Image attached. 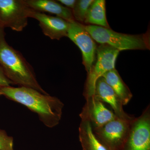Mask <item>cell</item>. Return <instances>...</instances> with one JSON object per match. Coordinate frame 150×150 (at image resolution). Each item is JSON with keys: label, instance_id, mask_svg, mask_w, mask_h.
I'll use <instances>...</instances> for the list:
<instances>
[{"label": "cell", "instance_id": "cell-21", "mask_svg": "<svg viewBox=\"0 0 150 150\" xmlns=\"http://www.w3.org/2000/svg\"><path fill=\"white\" fill-rule=\"evenodd\" d=\"M1 25H0V28H1Z\"/></svg>", "mask_w": 150, "mask_h": 150}, {"label": "cell", "instance_id": "cell-1", "mask_svg": "<svg viewBox=\"0 0 150 150\" xmlns=\"http://www.w3.org/2000/svg\"><path fill=\"white\" fill-rule=\"evenodd\" d=\"M2 95L26 106L37 113L46 126L51 128L59 124L64 104L56 97L26 87H6L0 89Z\"/></svg>", "mask_w": 150, "mask_h": 150}, {"label": "cell", "instance_id": "cell-12", "mask_svg": "<svg viewBox=\"0 0 150 150\" xmlns=\"http://www.w3.org/2000/svg\"><path fill=\"white\" fill-rule=\"evenodd\" d=\"M27 5L33 10L55 15L67 21H74L71 10L53 0H24Z\"/></svg>", "mask_w": 150, "mask_h": 150}, {"label": "cell", "instance_id": "cell-20", "mask_svg": "<svg viewBox=\"0 0 150 150\" xmlns=\"http://www.w3.org/2000/svg\"><path fill=\"white\" fill-rule=\"evenodd\" d=\"M0 89H1V88H0ZM1 95H2V94L1 92V89H0V96H1Z\"/></svg>", "mask_w": 150, "mask_h": 150}, {"label": "cell", "instance_id": "cell-5", "mask_svg": "<svg viewBox=\"0 0 150 150\" xmlns=\"http://www.w3.org/2000/svg\"><path fill=\"white\" fill-rule=\"evenodd\" d=\"M133 121H126L117 117L100 127L93 128V130L98 139L108 149L121 150L128 137Z\"/></svg>", "mask_w": 150, "mask_h": 150}, {"label": "cell", "instance_id": "cell-3", "mask_svg": "<svg viewBox=\"0 0 150 150\" xmlns=\"http://www.w3.org/2000/svg\"><path fill=\"white\" fill-rule=\"evenodd\" d=\"M85 26L94 40L101 44L108 45L119 51L149 48V34L130 35L97 25H88Z\"/></svg>", "mask_w": 150, "mask_h": 150}, {"label": "cell", "instance_id": "cell-9", "mask_svg": "<svg viewBox=\"0 0 150 150\" xmlns=\"http://www.w3.org/2000/svg\"><path fill=\"white\" fill-rule=\"evenodd\" d=\"M86 100L85 104L79 116L81 120L89 121L93 128L100 127L117 117L113 111L94 96Z\"/></svg>", "mask_w": 150, "mask_h": 150}, {"label": "cell", "instance_id": "cell-15", "mask_svg": "<svg viewBox=\"0 0 150 150\" xmlns=\"http://www.w3.org/2000/svg\"><path fill=\"white\" fill-rule=\"evenodd\" d=\"M105 11V1L93 0L90 6L84 23L110 28L108 23Z\"/></svg>", "mask_w": 150, "mask_h": 150}, {"label": "cell", "instance_id": "cell-2", "mask_svg": "<svg viewBox=\"0 0 150 150\" xmlns=\"http://www.w3.org/2000/svg\"><path fill=\"white\" fill-rule=\"evenodd\" d=\"M0 66L13 84L48 94L38 83L33 68L22 54L6 41L4 28H0Z\"/></svg>", "mask_w": 150, "mask_h": 150}, {"label": "cell", "instance_id": "cell-8", "mask_svg": "<svg viewBox=\"0 0 150 150\" xmlns=\"http://www.w3.org/2000/svg\"><path fill=\"white\" fill-rule=\"evenodd\" d=\"M121 150H150V106L131 123L128 137Z\"/></svg>", "mask_w": 150, "mask_h": 150}, {"label": "cell", "instance_id": "cell-16", "mask_svg": "<svg viewBox=\"0 0 150 150\" xmlns=\"http://www.w3.org/2000/svg\"><path fill=\"white\" fill-rule=\"evenodd\" d=\"M93 0H79L77 1L74 8L72 10L75 21L83 24L87 13L88 11Z\"/></svg>", "mask_w": 150, "mask_h": 150}, {"label": "cell", "instance_id": "cell-4", "mask_svg": "<svg viewBox=\"0 0 150 150\" xmlns=\"http://www.w3.org/2000/svg\"><path fill=\"white\" fill-rule=\"evenodd\" d=\"M119 51L106 44L97 47L96 57L91 70L88 74L83 95L87 99L94 95L96 84L100 78L110 70L115 69Z\"/></svg>", "mask_w": 150, "mask_h": 150}, {"label": "cell", "instance_id": "cell-17", "mask_svg": "<svg viewBox=\"0 0 150 150\" xmlns=\"http://www.w3.org/2000/svg\"><path fill=\"white\" fill-rule=\"evenodd\" d=\"M13 139L4 130L0 129V150H14Z\"/></svg>", "mask_w": 150, "mask_h": 150}, {"label": "cell", "instance_id": "cell-19", "mask_svg": "<svg viewBox=\"0 0 150 150\" xmlns=\"http://www.w3.org/2000/svg\"><path fill=\"white\" fill-rule=\"evenodd\" d=\"M57 1L71 10L74 8L77 2L76 0H58Z\"/></svg>", "mask_w": 150, "mask_h": 150}, {"label": "cell", "instance_id": "cell-6", "mask_svg": "<svg viewBox=\"0 0 150 150\" xmlns=\"http://www.w3.org/2000/svg\"><path fill=\"white\" fill-rule=\"evenodd\" d=\"M30 10L24 0H0V25L22 31L28 23Z\"/></svg>", "mask_w": 150, "mask_h": 150}, {"label": "cell", "instance_id": "cell-10", "mask_svg": "<svg viewBox=\"0 0 150 150\" xmlns=\"http://www.w3.org/2000/svg\"><path fill=\"white\" fill-rule=\"evenodd\" d=\"M29 17L37 20L43 34L51 39L59 40L67 37L69 22L59 17L49 15L31 8Z\"/></svg>", "mask_w": 150, "mask_h": 150}, {"label": "cell", "instance_id": "cell-13", "mask_svg": "<svg viewBox=\"0 0 150 150\" xmlns=\"http://www.w3.org/2000/svg\"><path fill=\"white\" fill-rule=\"evenodd\" d=\"M102 77L118 96L123 105L128 104L132 98L133 94L118 71L115 69L110 70L103 75Z\"/></svg>", "mask_w": 150, "mask_h": 150}, {"label": "cell", "instance_id": "cell-7", "mask_svg": "<svg viewBox=\"0 0 150 150\" xmlns=\"http://www.w3.org/2000/svg\"><path fill=\"white\" fill-rule=\"evenodd\" d=\"M67 37L80 49L83 64L89 74L96 59L97 46L94 40L87 31L84 25L75 21L69 22Z\"/></svg>", "mask_w": 150, "mask_h": 150}, {"label": "cell", "instance_id": "cell-11", "mask_svg": "<svg viewBox=\"0 0 150 150\" xmlns=\"http://www.w3.org/2000/svg\"><path fill=\"white\" fill-rule=\"evenodd\" d=\"M94 96L100 101L110 105L113 112L118 118L129 121H132L135 118L134 116L125 112L121 100L103 77L100 78L96 81Z\"/></svg>", "mask_w": 150, "mask_h": 150}, {"label": "cell", "instance_id": "cell-18", "mask_svg": "<svg viewBox=\"0 0 150 150\" xmlns=\"http://www.w3.org/2000/svg\"><path fill=\"white\" fill-rule=\"evenodd\" d=\"M12 84H13L12 82L7 77L3 68L0 66V88L10 86Z\"/></svg>", "mask_w": 150, "mask_h": 150}, {"label": "cell", "instance_id": "cell-14", "mask_svg": "<svg viewBox=\"0 0 150 150\" xmlns=\"http://www.w3.org/2000/svg\"><path fill=\"white\" fill-rule=\"evenodd\" d=\"M79 139L83 150H108L95 136L92 126L88 121H81Z\"/></svg>", "mask_w": 150, "mask_h": 150}]
</instances>
